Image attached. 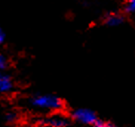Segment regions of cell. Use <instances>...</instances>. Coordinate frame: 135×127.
<instances>
[{
  "label": "cell",
  "instance_id": "6da1fadb",
  "mask_svg": "<svg viewBox=\"0 0 135 127\" xmlns=\"http://www.w3.org/2000/svg\"><path fill=\"white\" fill-rule=\"evenodd\" d=\"M30 104L35 108L54 112H58L63 109V102L55 95H38L30 99Z\"/></svg>",
  "mask_w": 135,
  "mask_h": 127
},
{
  "label": "cell",
  "instance_id": "7a4b0ae2",
  "mask_svg": "<svg viewBox=\"0 0 135 127\" xmlns=\"http://www.w3.org/2000/svg\"><path fill=\"white\" fill-rule=\"evenodd\" d=\"M72 119L80 124L93 125V126H95L99 121V118L97 117V114L93 111H91L89 109H85V108L76 109L72 113Z\"/></svg>",
  "mask_w": 135,
  "mask_h": 127
},
{
  "label": "cell",
  "instance_id": "3957f363",
  "mask_svg": "<svg viewBox=\"0 0 135 127\" xmlns=\"http://www.w3.org/2000/svg\"><path fill=\"white\" fill-rule=\"evenodd\" d=\"M39 124L46 125V126H52V127H63V126L70 125V121L64 115L56 113V114H53V115L44 119L43 121L39 122Z\"/></svg>",
  "mask_w": 135,
  "mask_h": 127
},
{
  "label": "cell",
  "instance_id": "277c9868",
  "mask_svg": "<svg viewBox=\"0 0 135 127\" xmlns=\"http://www.w3.org/2000/svg\"><path fill=\"white\" fill-rule=\"evenodd\" d=\"M13 89V82L10 76L0 73V92L7 93Z\"/></svg>",
  "mask_w": 135,
  "mask_h": 127
},
{
  "label": "cell",
  "instance_id": "5b68a950",
  "mask_svg": "<svg viewBox=\"0 0 135 127\" xmlns=\"http://www.w3.org/2000/svg\"><path fill=\"white\" fill-rule=\"evenodd\" d=\"M105 23L109 27H117V26H120L123 23V17L121 16L120 14L112 13V14H108L106 16Z\"/></svg>",
  "mask_w": 135,
  "mask_h": 127
},
{
  "label": "cell",
  "instance_id": "8992f818",
  "mask_svg": "<svg viewBox=\"0 0 135 127\" xmlns=\"http://www.w3.org/2000/svg\"><path fill=\"white\" fill-rule=\"evenodd\" d=\"M17 119H18V117L15 112H8L6 114V121L8 123H15L17 121Z\"/></svg>",
  "mask_w": 135,
  "mask_h": 127
},
{
  "label": "cell",
  "instance_id": "52a82bcc",
  "mask_svg": "<svg viewBox=\"0 0 135 127\" xmlns=\"http://www.w3.org/2000/svg\"><path fill=\"white\" fill-rule=\"evenodd\" d=\"M126 11L128 13H135V0H128Z\"/></svg>",
  "mask_w": 135,
  "mask_h": 127
},
{
  "label": "cell",
  "instance_id": "ba28073f",
  "mask_svg": "<svg viewBox=\"0 0 135 127\" xmlns=\"http://www.w3.org/2000/svg\"><path fill=\"white\" fill-rule=\"evenodd\" d=\"M7 67V59L0 54V71H3Z\"/></svg>",
  "mask_w": 135,
  "mask_h": 127
},
{
  "label": "cell",
  "instance_id": "9c48e42d",
  "mask_svg": "<svg viewBox=\"0 0 135 127\" xmlns=\"http://www.w3.org/2000/svg\"><path fill=\"white\" fill-rule=\"evenodd\" d=\"M3 41H4V33H3V31L1 30V28H0V44H1Z\"/></svg>",
  "mask_w": 135,
  "mask_h": 127
}]
</instances>
